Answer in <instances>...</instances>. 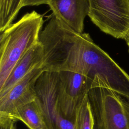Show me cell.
Wrapping results in <instances>:
<instances>
[{
    "mask_svg": "<svg viewBox=\"0 0 129 129\" xmlns=\"http://www.w3.org/2000/svg\"><path fill=\"white\" fill-rule=\"evenodd\" d=\"M123 39L125 40V41L126 43V44L128 46V51L129 52V33L125 36V37Z\"/></svg>",
    "mask_w": 129,
    "mask_h": 129,
    "instance_id": "cell-15",
    "label": "cell"
},
{
    "mask_svg": "<svg viewBox=\"0 0 129 129\" xmlns=\"http://www.w3.org/2000/svg\"><path fill=\"white\" fill-rule=\"evenodd\" d=\"M23 0H0V31L12 24L22 7Z\"/></svg>",
    "mask_w": 129,
    "mask_h": 129,
    "instance_id": "cell-11",
    "label": "cell"
},
{
    "mask_svg": "<svg viewBox=\"0 0 129 129\" xmlns=\"http://www.w3.org/2000/svg\"><path fill=\"white\" fill-rule=\"evenodd\" d=\"M50 0H23L22 7L26 6H39L42 4H48Z\"/></svg>",
    "mask_w": 129,
    "mask_h": 129,
    "instance_id": "cell-14",
    "label": "cell"
},
{
    "mask_svg": "<svg viewBox=\"0 0 129 129\" xmlns=\"http://www.w3.org/2000/svg\"><path fill=\"white\" fill-rule=\"evenodd\" d=\"M87 96L93 129H129V100L109 88L98 77L92 81Z\"/></svg>",
    "mask_w": 129,
    "mask_h": 129,
    "instance_id": "cell-3",
    "label": "cell"
},
{
    "mask_svg": "<svg viewBox=\"0 0 129 129\" xmlns=\"http://www.w3.org/2000/svg\"><path fill=\"white\" fill-rule=\"evenodd\" d=\"M74 123L75 129H93V117L87 94L76 111Z\"/></svg>",
    "mask_w": 129,
    "mask_h": 129,
    "instance_id": "cell-12",
    "label": "cell"
},
{
    "mask_svg": "<svg viewBox=\"0 0 129 129\" xmlns=\"http://www.w3.org/2000/svg\"><path fill=\"white\" fill-rule=\"evenodd\" d=\"M17 120L10 115L0 113V129H17Z\"/></svg>",
    "mask_w": 129,
    "mask_h": 129,
    "instance_id": "cell-13",
    "label": "cell"
},
{
    "mask_svg": "<svg viewBox=\"0 0 129 129\" xmlns=\"http://www.w3.org/2000/svg\"><path fill=\"white\" fill-rule=\"evenodd\" d=\"M47 5L61 24L75 32L83 33L84 20L89 14V0H50Z\"/></svg>",
    "mask_w": 129,
    "mask_h": 129,
    "instance_id": "cell-8",
    "label": "cell"
},
{
    "mask_svg": "<svg viewBox=\"0 0 129 129\" xmlns=\"http://www.w3.org/2000/svg\"><path fill=\"white\" fill-rule=\"evenodd\" d=\"M39 41L44 50V71H76L91 82L98 76L109 88L129 100V75L88 33L75 32L53 16L41 31Z\"/></svg>",
    "mask_w": 129,
    "mask_h": 129,
    "instance_id": "cell-1",
    "label": "cell"
},
{
    "mask_svg": "<svg viewBox=\"0 0 129 129\" xmlns=\"http://www.w3.org/2000/svg\"><path fill=\"white\" fill-rule=\"evenodd\" d=\"M88 16L104 33L124 39L129 33V0H89Z\"/></svg>",
    "mask_w": 129,
    "mask_h": 129,
    "instance_id": "cell-4",
    "label": "cell"
},
{
    "mask_svg": "<svg viewBox=\"0 0 129 129\" xmlns=\"http://www.w3.org/2000/svg\"><path fill=\"white\" fill-rule=\"evenodd\" d=\"M10 115L23 122L29 129H48L44 114L36 99L17 108Z\"/></svg>",
    "mask_w": 129,
    "mask_h": 129,
    "instance_id": "cell-10",
    "label": "cell"
},
{
    "mask_svg": "<svg viewBox=\"0 0 129 129\" xmlns=\"http://www.w3.org/2000/svg\"><path fill=\"white\" fill-rule=\"evenodd\" d=\"M44 57L43 46L38 41L15 64L4 84L0 87V97L6 94L17 82L30 72L42 66Z\"/></svg>",
    "mask_w": 129,
    "mask_h": 129,
    "instance_id": "cell-9",
    "label": "cell"
},
{
    "mask_svg": "<svg viewBox=\"0 0 129 129\" xmlns=\"http://www.w3.org/2000/svg\"><path fill=\"white\" fill-rule=\"evenodd\" d=\"M58 72L44 71L36 81V99L44 115L48 129H75V123L65 116L60 105Z\"/></svg>",
    "mask_w": 129,
    "mask_h": 129,
    "instance_id": "cell-5",
    "label": "cell"
},
{
    "mask_svg": "<svg viewBox=\"0 0 129 129\" xmlns=\"http://www.w3.org/2000/svg\"><path fill=\"white\" fill-rule=\"evenodd\" d=\"M58 72L60 105L66 118L74 122L76 111L87 95L91 82L80 72L68 70Z\"/></svg>",
    "mask_w": 129,
    "mask_h": 129,
    "instance_id": "cell-6",
    "label": "cell"
},
{
    "mask_svg": "<svg viewBox=\"0 0 129 129\" xmlns=\"http://www.w3.org/2000/svg\"><path fill=\"white\" fill-rule=\"evenodd\" d=\"M43 16L36 11L25 14L6 28L0 37V87L17 62L39 41Z\"/></svg>",
    "mask_w": 129,
    "mask_h": 129,
    "instance_id": "cell-2",
    "label": "cell"
},
{
    "mask_svg": "<svg viewBox=\"0 0 129 129\" xmlns=\"http://www.w3.org/2000/svg\"><path fill=\"white\" fill-rule=\"evenodd\" d=\"M43 71L42 66L35 68L0 97V113L11 115L17 108L35 100V84Z\"/></svg>",
    "mask_w": 129,
    "mask_h": 129,
    "instance_id": "cell-7",
    "label": "cell"
}]
</instances>
